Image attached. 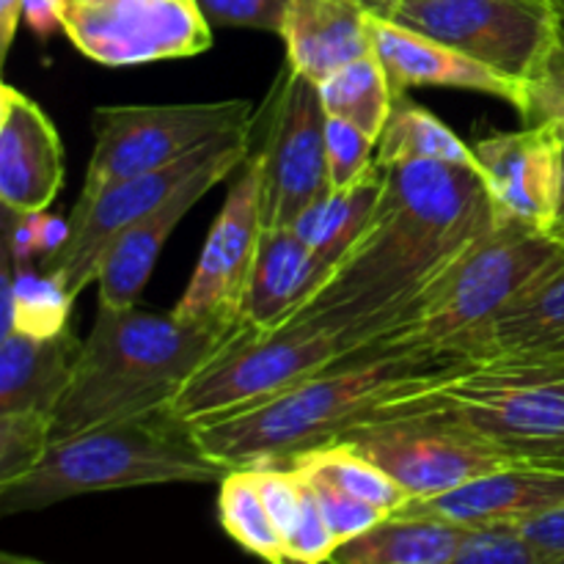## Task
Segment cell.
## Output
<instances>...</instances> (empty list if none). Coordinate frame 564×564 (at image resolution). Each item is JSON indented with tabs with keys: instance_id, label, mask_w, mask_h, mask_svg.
<instances>
[{
	"instance_id": "obj_40",
	"label": "cell",
	"mask_w": 564,
	"mask_h": 564,
	"mask_svg": "<svg viewBox=\"0 0 564 564\" xmlns=\"http://www.w3.org/2000/svg\"><path fill=\"white\" fill-rule=\"evenodd\" d=\"M549 240L564 248V154H562V180H560V196H556V213L554 224L549 229Z\"/></svg>"
},
{
	"instance_id": "obj_37",
	"label": "cell",
	"mask_w": 564,
	"mask_h": 564,
	"mask_svg": "<svg viewBox=\"0 0 564 564\" xmlns=\"http://www.w3.org/2000/svg\"><path fill=\"white\" fill-rule=\"evenodd\" d=\"M521 529L540 551L556 560L560 564H564V507L562 510L554 512H545V516L534 518V521L523 523Z\"/></svg>"
},
{
	"instance_id": "obj_30",
	"label": "cell",
	"mask_w": 564,
	"mask_h": 564,
	"mask_svg": "<svg viewBox=\"0 0 564 564\" xmlns=\"http://www.w3.org/2000/svg\"><path fill=\"white\" fill-rule=\"evenodd\" d=\"M218 521L251 556L264 564H290L284 538L264 505L253 468H231L218 485Z\"/></svg>"
},
{
	"instance_id": "obj_36",
	"label": "cell",
	"mask_w": 564,
	"mask_h": 564,
	"mask_svg": "<svg viewBox=\"0 0 564 564\" xmlns=\"http://www.w3.org/2000/svg\"><path fill=\"white\" fill-rule=\"evenodd\" d=\"M213 28H251L279 33L290 0H196Z\"/></svg>"
},
{
	"instance_id": "obj_26",
	"label": "cell",
	"mask_w": 564,
	"mask_h": 564,
	"mask_svg": "<svg viewBox=\"0 0 564 564\" xmlns=\"http://www.w3.org/2000/svg\"><path fill=\"white\" fill-rule=\"evenodd\" d=\"M488 356H564V262L496 323Z\"/></svg>"
},
{
	"instance_id": "obj_11",
	"label": "cell",
	"mask_w": 564,
	"mask_h": 564,
	"mask_svg": "<svg viewBox=\"0 0 564 564\" xmlns=\"http://www.w3.org/2000/svg\"><path fill=\"white\" fill-rule=\"evenodd\" d=\"M389 20L523 80L564 28L560 0H402Z\"/></svg>"
},
{
	"instance_id": "obj_14",
	"label": "cell",
	"mask_w": 564,
	"mask_h": 564,
	"mask_svg": "<svg viewBox=\"0 0 564 564\" xmlns=\"http://www.w3.org/2000/svg\"><path fill=\"white\" fill-rule=\"evenodd\" d=\"M251 127L229 132V135L196 149L193 154L165 165V169L147 171V174L132 176V180L116 182V185L105 187L99 196H94L91 202H75L69 213V237L53 257L44 259V270L53 273L72 297L80 295L88 284H97L99 259L108 251L110 242L127 226H132L138 218L160 207L176 187L185 185L209 160L218 158L229 143L251 132Z\"/></svg>"
},
{
	"instance_id": "obj_38",
	"label": "cell",
	"mask_w": 564,
	"mask_h": 564,
	"mask_svg": "<svg viewBox=\"0 0 564 564\" xmlns=\"http://www.w3.org/2000/svg\"><path fill=\"white\" fill-rule=\"evenodd\" d=\"M22 22L33 36L47 42L61 31V0H22Z\"/></svg>"
},
{
	"instance_id": "obj_44",
	"label": "cell",
	"mask_w": 564,
	"mask_h": 564,
	"mask_svg": "<svg viewBox=\"0 0 564 564\" xmlns=\"http://www.w3.org/2000/svg\"><path fill=\"white\" fill-rule=\"evenodd\" d=\"M556 358H564V356H556Z\"/></svg>"
},
{
	"instance_id": "obj_18",
	"label": "cell",
	"mask_w": 564,
	"mask_h": 564,
	"mask_svg": "<svg viewBox=\"0 0 564 564\" xmlns=\"http://www.w3.org/2000/svg\"><path fill=\"white\" fill-rule=\"evenodd\" d=\"M564 507V468L521 463L433 499L408 501L400 512L441 518L466 529L523 527Z\"/></svg>"
},
{
	"instance_id": "obj_21",
	"label": "cell",
	"mask_w": 564,
	"mask_h": 564,
	"mask_svg": "<svg viewBox=\"0 0 564 564\" xmlns=\"http://www.w3.org/2000/svg\"><path fill=\"white\" fill-rule=\"evenodd\" d=\"M369 14L358 0H290L281 28L286 64L323 83L350 61L372 53Z\"/></svg>"
},
{
	"instance_id": "obj_2",
	"label": "cell",
	"mask_w": 564,
	"mask_h": 564,
	"mask_svg": "<svg viewBox=\"0 0 564 564\" xmlns=\"http://www.w3.org/2000/svg\"><path fill=\"white\" fill-rule=\"evenodd\" d=\"M452 364L411 352L364 350L248 411L196 422L193 433L229 468L286 466L292 457L336 444L358 424L402 405Z\"/></svg>"
},
{
	"instance_id": "obj_41",
	"label": "cell",
	"mask_w": 564,
	"mask_h": 564,
	"mask_svg": "<svg viewBox=\"0 0 564 564\" xmlns=\"http://www.w3.org/2000/svg\"><path fill=\"white\" fill-rule=\"evenodd\" d=\"M358 3H361L364 9L372 11V14L389 17V14H391V9H394V6H400L402 0H358Z\"/></svg>"
},
{
	"instance_id": "obj_12",
	"label": "cell",
	"mask_w": 564,
	"mask_h": 564,
	"mask_svg": "<svg viewBox=\"0 0 564 564\" xmlns=\"http://www.w3.org/2000/svg\"><path fill=\"white\" fill-rule=\"evenodd\" d=\"M61 33L102 66L193 58L213 47L196 0H61Z\"/></svg>"
},
{
	"instance_id": "obj_15",
	"label": "cell",
	"mask_w": 564,
	"mask_h": 564,
	"mask_svg": "<svg viewBox=\"0 0 564 564\" xmlns=\"http://www.w3.org/2000/svg\"><path fill=\"white\" fill-rule=\"evenodd\" d=\"M471 147L496 220H516L549 237L562 180V132L523 124L479 138Z\"/></svg>"
},
{
	"instance_id": "obj_3",
	"label": "cell",
	"mask_w": 564,
	"mask_h": 564,
	"mask_svg": "<svg viewBox=\"0 0 564 564\" xmlns=\"http://www.w3.org/2000/svg\"><path fill=\"white\" fill-rule=\"evenodd\" d=\"M242 325L215 328L174 312L99 303L75 378L55 411L53 441L169 408Z\"/></svg>"
},
{
	"instance_id": "obj_31",
	"label": "cell",
	"mask_w": 564,
	"mask_h": 564,
	"mask_svg": "<svg viewBox=\"0 0 564 564\" xmlns=\"http://www.w3.org/2000/svg\"><path fill=\"white\" fill-rule=\"evenodd\" d=\"M516 110L527 127H554L564 135V28L521 80Z\"/></svg>"
},
{
	"instance_id": "obj_43",
	"label": "cell",
	"mask_w": 564,
	"mask_h": 564,
	"mask_svg": "<svg viewBox=\"0 0 564 564\" xmlns=\"http://www.w3.org/2000/svg\"><path fill=\"white\" fill-rule=\"evenodd\" d=\"M560 6H562V11H564V0H560Z\"/></svg>"
},
{
	"instance_id": "obj_28",
	"label": "cell",
	"mask_w": 564,
	"mask_h": 564,
	"mask_svg": "<svg viewBox=\"0 0 564 564\" xmlns=\"http://www.w3.org/2000/svg\"><path fill=\"white\" fill-rule=\"evenodd\" d=\"M286 466L295 468L312 482L330 485V488L345 490V494L356 496L367 505L380 507L389 516L400 512L411 501V496L383 468L375 466L369 457H364L356 446L345 444V441L303 452V455L292 457Z\"/></svg>"
},
{
	"instance_id": "obj_42",
	"label": "cell",
	"mask_w": 564,
	"mask_h": 564,
	"mask_svg": "<svg viewBox=\"0 0 564 564\" xmlns=\"http://www.w3.org/2000/svg\"><path fill=\"white\" fill-rule=\"evenodd\" d=\"M0 564H50V562H42V560H33V556H22V554H0Z\"/></svg>"
},
{
	"instance_id": "obj_5",
	"label": "cell",
	"mask_w": 564,
	"mask_h": 564,
	"mask_svg": "<svg viewBox=\"0 0 564 564\" xmlns=\"http://www.w3.org/2000/svg\"><path fill=\"white\" fill-rule=\"evenodd\" d=\"M229 471L198 444L191 422L163 408L50 441L31 471L0 485V516L147 485H220Z\"/></svg>"
},
{
	"instance_id": "obj_13",
	"label": "cell",
	"mask_w": 564,
	"mask_h": 564,
	"mask_svg": "<svg viewBox=\"0 0 564 564\" xmlns=\"http://www.w3.org/2000/svg\"><path fill=\"white\" fill-rule=\"evenodd\" d=\"M262 176L253 154L237 169L218 218L213 220L196 270L171 312L215 328L242 325L248 284L262 240Z\"/></svg>"
},
{
	"instance_id": "obj_1",
	"label": "cell",
	"mask_w": 564,
	"mask_h": 564,
	"mask_svg": "<svg viewBox=\"0 0 564 564\" xmlns=\"http://www.w3.org/2000/svg\"><path fill=\"white\" fill-rule=\"evenodd\" d=\"M386 171L383 196L367 231L336 264L328 284L292 317L339 334L345 358L372 341L496 224L477 171L430 160Z\"/></svg>"
},
{
	"instance_id": "obj_8",
	"label": "cell",
	"mask_w": 564,
	"mask_h": 564,
	"mask_svg": "<svg viewBox=\"0 0 564 564\" xmlns=\"http://www.w3.org/2000/svg\"><path fill=\"white\" fill-rule=\"evenodd\" d=\"M341 358L339 334L317 323L292 319L273 330L242 325L224 350L198 369L169 411L191 424L248 411Z\"/></svg>"
},
{
	"instance_id": "obj_19",
	"label": "cell",
	"mask_w": 564,
	"mask_h": 564,
	"mask_svg": "<svg viewBox=\"0 0 564 564\" xmlns=\"http://www.w3.org/2000/svg\"><path fill=\"white\" fill-rule=\"evenodd\" d=\"M369 36L394 94H408L411 88H460L499 97L512 108L518 105L521 80L490 69L452 44L380 14H369Z\"/></svg>"
},
{
	"instance_id": "obj_4",
	"label": "cell",
	"mask_w": 564,
	"mask_h": 564,
	"mask_svg": "<svg viewBox=\"0 0 564 564\" xmlns=\"http://www.w3.org/2000/svg\"><path fill=\"white\" fill-rule=\"evenodd\" d=\"M562 262L564 248L543 231L496 220L358 352H411L446 364L482 358L496 323Z\"/></svg>"
},
{
	"instance_id": "obj_32",
	"label": "cell",
	"mask_w": 564,
	"mask_h": 564,
	"mask_svg": "<svg viewBox=\"0 0 564 564\" xmlns=\"http://www.w3.org/2000/svg\"><path fill=\"white\" fill-rule=\"evenodd\" d=\"M53 441V416L0 413V485L31 471Z\"/></svg>"
},
{
	"instance_id": "obj_39",
	"label": "cell",
	"mask_w": 564,
	"mask_h": 564,
	"mask_svg": "<svg viewBox=\"0 0 564 564\" xmlns=\"http://www.w3.org/2000/svg\"><path fill=\"white\" fill-rule=\"evenodd\" d=\"M22 22V0H0V64L9 58L11 42Z\"/></svg>"
},
{
	"instance_id": "obj_35",
	"label": "cell",
	"mask_w": 564,
	"mask_h": 564,
	"mask_svg": "<svg viewBox=\"0 0 564 564\" xmlns=\"http://www.w3.org/2000/svg\"><path fill=\"white\" fill-rule=\"evenodd\" d=\"M306 482L312 485L314 496L319 501V510H323L325 521H328L330 532L339 540V545L352 538H361V534H367L369 529H375L380 521L389 518V512H383L375 505H367V501L356 499V496L345 494V490L330 488V485L323 482H312V479H306Z\"/></svg>"
},
{
	"instance_id": "obj_10",
	"label": "cell",
	"mask_w": 564,
	"mask_h": 564,
	"mask_svg": "<svg viewBox=\"0 0 564 564\" xmlns=\"http://www.w3.org/2000/svg\"><path fill=\"white\" fill-rule=\"evenodd\" d=\"M259 149L264 229L292 226L297 215L330 193L325 163V105L319 86L284 61L268 105Z\"/></svg>"
},
{
	"instance_id": "obj_25",
	"label": "cell",
	"mask_w": 564,
	"mask_h": 564,
	"mask_svg": "<svg viewBox=\"0 0 564 564\" xmlns=\"http://www.w3.org/2000/svg\"><path fill=\"white\" fill-rule=\"evenodd\" d=\"M413 160L460 165L479 174V160L471 143L455 135V130L441 121L433 110L416 105L408 94H397L389 124L378 141L375 163L391 169V165L413 163Z\"/></svg>"
},
{
	"instance_id": "obj_33",
	"label": "cell",
	"mask_w": 564,
	"mask_h": 564,
	"mask_svg": "<svg viewBox=\"0 0 564 564\" xmlns=\"http://www.w3.org/2000/svg\"><path fill=\"white\" fill-rule=\"evenodd\" d=\"M452 564H560L518 527L468 529Z\"/></svg>"
},
{
	"instance_id": "obj_24",
	"label": "cell",
	"mask_w": 564,
	"mask_h": 564,
	"mask_svg": "<svg viewBox=\"0 0 564 564\" xmlns=\"http://www.w3.org/2000/svg\"><path fill=\"white\" fill-rule=\"evenodd\" d=\"M386 174L389 171L375 163L361 180L341 191L325 193L319 202L297 215L292 229L325 264L336 268L345 253L356 246L358 237L367 231L380 196H383Z\"/></svg>"
},
{
	"instance_id": "obj_16",
	"label": "cell",
	"mask_w": 564,
	"mask_h": 564,
	"mask_svg": "<svg viewBox=\"0 0 564 564\" xmlns=\"http://www.w3.org/2000/svg\"><path fill=\"white\" fill-rule=\"evenodd\" d=\"M251 132L237 138L235 143L224 149L215 160H209L198 174L182 187H176L160 207L138 218L135 224L127 226L119 237L108 246V251L99 259L97 286L99 303L105 306H138L149 279L154 273L160 253L169 242L171 231L185 220V215L218 185L220 180L240 169L251 154Z\"/></svg>"
},
{
	"instance_id": "obj_20",
	"label": "cell",
	"mask_w": 564,
	"mask_h": 564,
	"mask_svg": "<svg viewBox=\"0 0 564 564\" xmlns=\"http://www.w3.org/2000/svg\"><path fill=\"white\" fill-rule=\"evenodd\" d=\"M334 268L325 264L292 226L264 229L248 284L242 323L273 330L290 323L325 284Z\"/></svg>"
},
{
	"instance_id": "obj_9",
	"label": "cell",
	"mask_w": 564,
	"mask_h": 564,
	"mask_svg": "<svg viewBox=\"0 0 564 564\" xmlns=\"http://www.w3.org/2000/svg\"><path fill=\"white\" fill-rule=\"evenodd\" d=\"M248 99L185 105H102L91 110L94 149L77 204L116 182L165 169L196 149L253 124Z\"/></svg>"
},
{
	"instance_id": "obj_23",
	"label": "cell",
	"mask_w": 564,
	"mask_h": 564,
	"mask_svg": "<svg viewBox=\"0 0 564 564\" xmlns=\"http://www.w3.org/2000/svg\"><path fill=\"white\" fill-rule=\"evenodd\" d=\"M468 529L413 512H394L336 549L328 564H452Z\"/></svg>"
},
{
	"instance_id": "obj_7",
	"label": "cell",
	"mask_w": 564,
	"mask_h": 564,
	"mask_svg": "<svg viewBox=\"0 0 564 564\" xmlns=\"http://www.w3.org/2000/svg\"><path fill=\"white\" fill-rule=\"evenodd\" d=\"M341 441L383 468L411 501L444 496L501 468L521 466L512 452L433 402L391 405Z\"/></svg>"
},
{
	"instance_id": "obj_34",
	"label": "cell",
	"mask_w": 564,
	"mask_h": 564,
	"mask_svg": "<svg viewBox=\"0 0 564 564\" xmlns=\"http://www.w3.org/2000/svg\"><path fill=\"white\" fill-rule=\"evenodd\" d=\"M375 152L378 141L369 138L361 127L339 116L325 119V163H328L330 191H341L361 180L375 165Z\"/></svg>"
},
{
	"instance_id": "obj_22",
	"label": "cell",
	"mask_w": 564,
	"mask_h": 564,
	"mask_svg": "<svg viewBox=\"0 0 564 564\" xmlns=\"http://www.w3.org/2000/svg\"><path fill=\"white\" fill-rule=\"evenodd\" d=\"M83 341L72 330L50 339L0 336V413L53 416L75 378Z\"/></svg>"
},
{
	"instance_id": "obj_29",
	"label": "cell",
	"mask_w": 564,
	"mask_h": 564,
	"mask_svg": "<svg viewBox=\"0 0 564 564\" xmlns=\"http://www.w3.org/2000/svg\"><path fill=\"white\" fill-rule=\"evenodd\" d=\"M317 86L325 113L352 121L369 138L380 141L391 110H394L397 94L375 50L336 69Z\"/></svg>"
},
{
	"instance_id": "obj_17",
	"label": "cell",
	"mask_w": 564,
	"mask_h": 564,
	"mask_svg": "<svg viewBox=\"0 0 564 564\" xmlns=\"http://www.w3.org/2000/svg\"><path fill=\"white\" fill-rule=\"evenodd\" d=\"M64 143L53 119L11 83L0 86V204L44 213L64 187Z\"/></svg>"
},
{
	"instance_id": "obj_27",
	"label": "cell",
	"mask_w": 564,
	"mask_h": 564,
	"mask_svg": "<svg viewBox=\"0 0 564 564\" xmlns=\"http://www.w3.org/2000/svg\"><path fill=\"white\" fill-rule=\"evenodd\" d=\"M3 319L0 336L25 334L50 339L69 330V314L75 297L47 270H33V264H11L3 253Z\"/></svg>"
},
{
	"instance_id": "obj_6",
	"label": "cell",
	"mask_w": 564,
	"mask_h": 564,
	"mask_svg": "<svg viewBox=\"0 0 564 564\" xmlns=\"http://www.w3.org/2000/svg\"><path fill=\"white\" fill-rule=\"evenodd\" d=\"M411 400L457 413L521 463L564 468V358L457 361Z\"/></svg>"
}]
</instances>
